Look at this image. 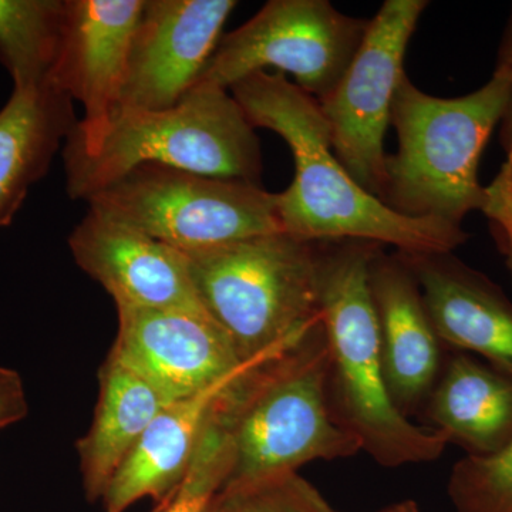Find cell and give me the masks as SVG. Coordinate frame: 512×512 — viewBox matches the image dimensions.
<instances>
[{
    "label": "cell",
    "instance_id": "7",
    "mask_svg": "<svg viewBox=\"0 0 512 512\" xmlns=\"http://www.w3.org/2000/svg\"><path fill=\"white\" fill-rule=\"evenodd\" d=\"M86 202L181 252L282 232L278 194L165 165H138Z\"/></svg>",
    "mask_w": 512,
    "mask_h": 512
},
{
    "label": "cell",
    "instance_id": "20",
    "mask_svg": "<svg viewBox=\"0 0 512 512\" xmlns=\"http://www.w3.org/2000/svg\"><path fill=\"white\" fill-rule=\"evenodd\" d=\"M67 0H0V62L15 89L52 86Z\"/></svg>",
    "mask_w": 512,
    "mask_h": 512
},
{
    "label": "cell",
    "instance_id": "25",
    "mask_svg": "<svg viewBox=\"0 0 512 512\" xmlns=\"http://www.w3.org/2000/svg\"><path fill=\"white\" fill-rule=\"evenodd\" d=\"M495 70L504 73L510 83L507 107H505L503 120H501V146L505 151V161L501 171L512 185V8L507 26H505L500 50H498L497 66Z\"/></svg>",
    "mask_w": 512,
    "mask_h": 512
},
{
    "label": "cell",
    "instance_id": "13",
    "mask_svg": "<svg viewBox=\"0 0 512 512\" xmlns=\"http://www.w3.org/2000/svg\"><path fill=\"white\" fill-rule=\"evenodd\" d=\"M69 247L76 264L106 289L117 309L205 311L187 255L106 212L89 207Z\"/></svg>",
    "mask_w": 512,
    "mask_h": 512
},
{
    "label": "cell",
    "instance_id": "4",
    "mask_svg": "<svg viewBox=\"0 0 512 512\" xmlns=\"http://www.w3.org/2000/svg\"><path fill=\"white\" fill-rule=\"evenodd\" d=\"M508 92L510 83L498 70L476 92L460 97L431 96L404 77L390 120L397 151L386 157L380 201L404 217L457 228L471 212H483L488 195L478 170L503 120Z\"/></svg>",
    "mask_w": 512,
    "mask_h": 512
},
{
    "label": "cell",
    "instance_id": "21",
    "mask_svg": "<svg viewBox=\"0 0 512 512\" xmlns=\"http://www.w3.org/2000/svg\"><path fill=\"white\" fill-rule=\"evenodd\" d=\"M221 402L212 413L180 487L161 512H204L227 484L232 470V441Z\"/></svg>",
    "mask_w": 512,
    "mask_h": 512
},
{
    "label": "cell",
    "instance_id": "22",
    "mask_svg": "<svg viewBox=\"0 0 512 512\" xmlns=\"http://www.w3.org/2000/svg\"><path fill=\"white\" fill-rule=\"evenodd\" d=\"M447 493L456 512H512V443L491 456L458 460Z\"/></svg>",
    "mask_w": 512,
    "mask_h": 512
},
{
    "label": "cell",
    "instance_id": "28",
    "mask_svg": "<svg viewBox=\"0 0 512 512\" xmlns=\"http://www.w3.org/2000/svg\"><path fill=\"white\" fill-rule=\"evenodd\" d=\"M204 512H217V508H215L214 500L211 501L210 505H208V507H207V510H205Z\"/></svg>",
    "mask_w": 512,
    "mask_h": 512
},
{
    "label": "cell",
    "instance_id": "12",
    "mask_svg": "<svg viewBox=\"0 0 512 512\" xmlns=\"http://www.w3.org/2000/svg\"><path fill=\"white\" fill-rule=\"evenodd\" d=\"M144 0H67L62 49L52 84L82 103L64 147L90 151L119 104L128 55Z\"/></svg>",
    "mask_w": 512,
    "mask_h": 512
},
{
    "label": "cell",
    "instance_id": "15",
    "mask_svg": "<svg viewBox=\"0 0 512 512\" xmlns=\"http://www.w3.org/2000/svg\"><path fill=\"white\" fill-rule=\"evenodd\" d=\"M384 377L394 406L409 417L423 410L443 370V348L419 285L399 254L380 248L370 264Z\"/></svg>",
    "mask_w": 512,
    "mask_h": 512
},
{
    "label": "cell",
    "instance_id": "9",
    "mask_svg": "<svg viewBox=\"0 0 512 512\" xmlns=\"http://www.w3.org/2000/svg\"><path fill=\"white\" fill-rule=\"evenodd\" d=\"M427 0H386L370 19L362 45L338 86L318 101L340 164L363 190L382 198L386 180L384 137L404 57Z\"/></svg>",
    "mask_w": 512,
    "mask_h": 512
},
{
    "label": "cell",
    "instance_id": "23",
    "mask_svg": "<svg viewBox=\"0 0 512 512\" xmlns=\"http://www.w3.org/2000/svg\"><path fill=\"white\" fill-rule=\"evenodd\" d=\"M214 504L217 512H338L298 471L222 488Z\"/></svg>",
    "mask_w": 512,
    "mask_h": 512
},
{
    "label": "cell",
    "instance_id": "3",
    "mask_svg": "<svg viewBox=\"0 0 512 512\" xmlns=\"http://www.w3.org/2000/svg\"><path fill=\"white\" fill-rule=\"evenodd\" d=\"M225 417L234 460L224 488L362 451L333 413L329 349L320 320L256 357L228 390Z\"/></svg>",
    "mask_w": 512,
    "mask_h": 512
},
{
    "label": "cell",
    "instance_id": "27",
    "mask_svg": "<svg viewBox=\"0 0 512 512\" xmlns=\"http://www.w3.org/2000/svg\"><path fill=\"white\" fill-rule=\"evenodd\" d=\"M380 512H421L419 505L414 503L412 500L402 501V503H397L390 505V507L384 508L383 511Z\"/></svg>",
    "mask_w": 512,
    "mask_h": 512
},
{
    "label": "cell",
    "instance_id": "8",
    "mask_svg": "<svg viewBox=\"0 0 512 512\" xmlns=\"http://www.w3.org/2000/svg\"><path fill=\"white\" fill-rule=\"evenodd\" d=\"M369 25L370 19L340 13L328 0H271L241 28L221 37L195 86L229 90L249 74L272 67L323 100L342 80Z\"/></svg>",
    "mask_w": 512,
    "mask_h": 512
},
{
    "label": "cell",
    "instance_id": "24",
    "mask_svg": "<svg viewBox=\"0 0 512 512\" xmlns=\"http://www.w3.org/2000/svg\"><path fill=\"white\" fill-rule=\"evenodd\" d=\"M488 200L483 214L493 225L498 248L512 276V185L503 171L487 187Z\"/></svg>",
    "mask_w": 512,
    "mask_h": 512
},
{
    "label": "cell",
    "instance_id": "6",
    "mask_svg": "<svg viewBox=\"0 0 512 512\" xmlns=\"http://www.w3.org/2000/svg\"><path fill=\"white\" fill-rule=\"evenodd\" d=\"M184 254L201 305L244 362L320 320L319 242L272 232Z\"/></svg>",
    "mask_w": 512,
    "mask_h": 512
},
{
    "label": "cell",
    "instance_id": "5",
    "mask_svg": "<svg viewBox=\"0 0 512 512\" xmlns=\"http://www.w3.org/2000/svg\"><path fill=\"white\" fill-rule=\"evenodd\" d=\"M66 190L87 201L138 165L261 184V141L228 90L195 86L167 110H117L90 151L63 147Z\"/></svg>",
    "mask_w": 512,
    "mask_h": 512
},
{
    "label": "cell",
    "instance_id": "1",
    "mask_svg": "<svg viewBox=\"0 0 512 512\" xmlns=\"http://www.w3.org/2000/svg\"><path fill=\"white\" fill-rule=\"evenodd\" d=\"M228 92L252 126L275 131L291 148L295 177L278 194L282 232L308 242L357 239L399 252H454L468 241L463 228L404 217L363 190L333 153L318 100L284 74H249Z\"/></svg>",
    "mask_w": 512,
    "mask_h": 512
},
{
    "label": "cell",
    "instance_id": "14",
    "mask_svg": "<svg viewBox=\"0 0 512 512\" xmlns=\"http://www.w3.org/2000/svg\"><path fill=\"white\" fill-rule=\"evenodd\" d=\"M419 285L446 348L470 353L512 375V302L454 252H399Z\"/></svg>",
    "mask_w": 512,
    "mask_h": 512
},
{
    "label": "cell",
    "instance_id": "17",
    "mask_svg": "<svg viewBox=\"0 0 512 512\" xmlns=\"http://www.w3.org/2000/svg\"><path fill=\"white\" fill-rule=\"evenodd\" d=\"M430 429L467 456H491L512 443V375L470 353L447 357L423 407Z\"/></svg>",
    "mask_w": 512,
    "mask_h": 512
},
{
    "label": "cell",
    "instance_id": "11",
    "mask_svg": "<svg viewBox=\"0 0 512 512\" xmlns=\"http://www.w3.org/2000/svg\"><path fill=\"white\" fill-rule=\"evenodd\" d=\"M117 313L119 332L109 356L168 402L204 392L248 362L205 311L119 308Z\"/></svg>",
    "mask_w": 512,
    "mask_h": 512
},
{
    "label": "cell",
    "instance_id": "16",
    "mask_svg": "<svg viewBox=\"0 0 512 512\" xmlns=\"http://www.w3.org/2000/svg\"><path fill=\"white\" fill-rule=\"evenodd\" d=\"M251 360L235 375L204 392L168 404L158 414L107 488L103 497L106 512H126L144 498L168 501L173 497L222 394Z\"/></svg>",
    "mask_w": 512,
    "mask_h": 512
},
{
    "label": "cell",
    "instance_id": "19",
    "mask_svg": "<svg viewBox=\"0 0 512 512\" xmlns=\"http://www.w3.org/2000/svg\"><path fill=\"white\" fill-rule=\"evenodd\" d=\"M171 402L136 373L107 357L89 431L77 441L80 473L90 501L103 500L148 427Z\"/></svg>",
    "mask_w": 512,
    "mask_h": 512
},
{
    "label": "cell",
    "instance_id": "26",
    "mask_svg": "<svg viewBox=\"0 0 512 512\" xmlns=\"http://www.w3.org/2000/svg\"><path fill=\"white\" fill-rule=\"evenodd\" d=\"M25 384L16 370L0 366V430L28 416Z\"/></svg>",
    "mask_w": 512,
    "mask_h": 512
},
{
    "label": "cell",
    "instance_id": "10",
    "mask_svg": "<svg viewBox=\"0 0 512 512\" xmlns=\"http://www.w3.org/2000/svg\"><path fill=\"white\" fill-rule=\"evenodd\" d=\"M235 0H144L116 110H167L197 84ZM114 114V113H113Z\"/></svg>",
    "mask_w": 512,
    "mask_h": 512
},
{
    "label": "cell",
    "instance_id": "18",
    "mask_svg": "<svg viewBox=\"0 0 512 512\" xmlns=\"http://www.w3.org/2000/svg\"><path fill=\"white\" fill-rule=\"evenodd\" d=\"M76 124L73 100L56 87L13 89L0 110V228L12 224Z\"/></svg>",
    "mask_w": 512,
    "mask_h": 512
},
{
    "label": "cell",
    "instance_id": "2",
    "mask_svg": "<svg viewBox=\"0 0 512 512\" xmlns=\"http://www.w3.org/2000/svg\"><path fill=\"white\" fill-rule=\"evenodd\" d=\"M382 245L319 242V316L329 349L330 403L336 420L377 464L433 463L446 437L413 423L394 406L384 377L370 264Z\"/></svg>",
    "mask_w": 512,
    "mask_h": 512
}]
</instances>
